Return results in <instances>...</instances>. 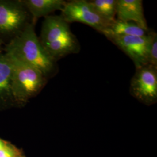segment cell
<instances>
[{
	"instance_id": "6da1fadb",
	"label": "cell",
	"mask_w": 157,
	"mask_h": 157,
	"mask_svg": "<svg viewBox=\"0 0 157 157\" xmlns=\"http://www.w3.org/2000/svg\"><path fill=\"white\" fill-rule=\"evenodd\" d=\"M34 25V22L28 25L21 33L4 46L3 51L8 56L36 68L48 80L56 75L58 66L41 44Z\"/></svg>"
},
{
	"instance_id": "7a4b0ae2",
	"label": "cell",
	"mask_w": 157,
	"mask_h": 157,
	"mask_svg": "<svg viewBox=\"0 0 157 157\" xmlns=\"http://www.w3.org/2000/svg\"><path fill=\"white\" fill-rule=\"evenodd\" d=\"M39 39L48 55L56 62L80 51V43L70 28L69 23L61 15L45 17Z\"/></svg>"
},
{
	"instance_id": "3957f363",
	"label": "cell",
	"mask_w": 157,
	"mask_h": 157,
	"mask_svg": "<svg viewBox=\"0 0 157 157\" xmlns=\"http://www.w3.org/2000/svg\"><path fill=\"white\" fill-rule=\"evenodd\" d=\"M8 56L12 63L11 89L13 101L14 104H23L37 95L48 80L36 68Z\"/></svg>"
},
{
	"instance_id": "277c9868",
	"label": "cell",
	"mask_w": 157,
	"mask_h": 157,
	"mask_svg": "<svg viewBox=\"0 0 157 157\" xmlns=\"http://www.w3.org/2000/svg\"><path fill=\"white\" fill-rule=\"evenodd\" d=\"M34 22L22 0H0V38L5 45Z\"/></svg>"
},
{
	"instance_id": "5b68a950",
	"label": "cell",
	"mask_w": 157,
	"mask_h": 157,
	"mask_svg": "<svg viewBox=\"0 0 157 157\" xmlns=\"http://www.w3.org/2000/svg\"><path fill=\"white\" fill-rule=\"evenodd\" d=\"M60 15L68 23L85 24L102 33L109 25L97 13L89 1L73 0L67 1Z\"/></svg>"
},
{
	"instance_id": "8992f818",
	"label": "cell",
	"mask_w": 157,
	"mask_h": 157,
	"mask_svg": "<svg viewBox=\"0 0 157 157\" xmlns=\"http://www.w3.org/2000/svg\"><path fill=\"white\" fill-rule=\"evenodd\" d=\"M130 92L145 104L155 103L157 100V69L147 65L136 69L131 80Z\"/></svg>"
},
{
	"instance_id": "52a82bcc",
	"label": "cell",
	"mask_w": 157,
	"mask_h": 157,
	"mask_svg": "<svg viewBox=\"0 0 157 157\" xmlns=\"http://www.w3.org/2000/svg\"><path fill=\"white\" fill-rule=\"evenodd\" d=\"M105 37L129 56L134 63L136 69L148 65V34L143 37L114 35H108Z\"/></svg>"
},
{
	"instance_id": "ba28073f",
	"label": "cell",
	"mask_w": 157,
	"mask_h": 157,
	"mask_svg": "<svg viewBox=\"0 0 157 157\" xmlns=\"http://www.w3.org/2000/svg\"><path fill=\"white\" fill-rule=\"evenodd\" d=\"M117 19L135 23L141 28L148 30L144 13L142 0H118Z\"/></svg>"
},
{
	"instance_id": "9c48e42d",
	"label": "cell",
	"mask_w": 157,
	"mask_h": 157,
	"mask_svg": "<svg viewBox=\"0 0 157 157\" xmlns=\"http://www.w3.org/2000/svg\"><path fill=\"white\" fill-rule=\"evenodd\" d=\"M12 63L10 57L0 52V104H14L11 94Z\"/></svg>"
},
{
	"instance_id": "30bf717a",
	"label": "cell",
	"mask_w": 157,
	"mask_h": 157,
	"mask_svg": "<svg viewBox=\"0 0 157 157\" xmlns=\"http://www.w3.org/2000/svg\"><path fill=\"white\" fill-rule=\"evenodd\" d=\"M34 22L41 17L49 16L56 11H61L67 1L64 0H22Z\"/></svg>"
},
{
	"instance_id": "8fae6325",
	"label": "cell",
	"mask_w": 157,
	"mask_h": 157,
	"mask_svg": "<svg viewBox=\"0 0 157 157\" xmlns=\"http://www.w3.org/2000/svg\"><path fill=\"white\" fill-rule=\"evenodd\" d=\"M150 29L146 30L132 22H125L115 19L109 23L102 34L121 36H146Z\"/></svg>"
},
{
	"instance_id": "7c38bea8",
	"label": "cell",
	"mask_w": 157,
	"mask_h": 157,
	"mask_svg": "<svg viewBox=\"0 0 157 157\" xmlns=\"http://www.w3.org/2000/svg\"><path fill=\"white\" fill-rule=\"evenodd\" d=\"M118 0H92L90 4L103 19L108 22L115 19Z\"/></svg>"
},
{
	"instance_id": "4fadbf2b",
	"label": "cell",
	"mask_w": 157,
	"mask_h": 157,
	"mask_svg": "<svg viewBox=\"0 0 157 157\" xmlns=\"http://www.w3.org/2000/svg\"><path fill=\"white\" fill-rule=\"evenodd\" d=\"M147 62L148 65L157 69V34L151 30L148 33Z\"/></svg>"
},
{
	"instance_id": "5bb4252c",
	"label": "cell",
	"mask_w": 157,
	"mask_h": 157,
	"mask_svg": "<svg viewBox=\"0 0 157 157\" xmlns=\"http://www.w3.org/2000/svg\"><path fill=\"white\" fill-rule=\"evenodd\" d=\"M17 152L8 145H6L0 150V157H17Z\"/></svg>"
},
{
	"instance_id": "9a60e30c",
	"label": "cell",
	"mask_w": 157,
	"mask_h": 157,
	"mask_svg": "<svg viewBox=\"0 0 157 157\" xmlns=\"http://www.w3.org/2000/svg\"><path fill=\"white\" fill-rule=\"evenodd\" d=\"M6 145H7V144H6V142H5L4 141L2 140V139H0V150H1V148H4Z\"/></svg>"
},
{
	"instance_id": "2e32d148",
	"label": "cell",
	"mask_w": 157,
	"mask_h": 157,
	"mask_svg": "<svg viewBox=\"0 0 157 157\" xmlns=\"http://www.w3.org/2000/svg\"><path fill=\"white\" fill-rule=\"evenodd\" d=\"M4 45L5 46V44H4V42L2 41V40L0 38V52H2V51L4 50Z\"/></svg>"
}]
</instances>
